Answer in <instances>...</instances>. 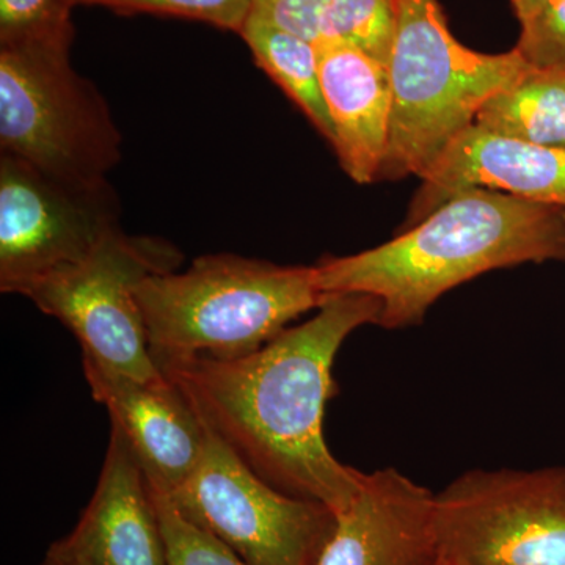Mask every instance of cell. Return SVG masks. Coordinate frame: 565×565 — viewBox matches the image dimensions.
<instances>
[{
  "label": "cell",
  "mask_w": 565,
  "mask_h": 565,
  "mask_svg": "<svg viewBox=\"0 0 565 565\" xmlns=\"http://www.w3.org/2000/svg\"><path fill=\"white\" fill-rule=\"evenodd\" d=\"M243 36L259 66L286 93L323 139L332 141V126L319 76L318 43L277 28L252 14Z\"/></svg>",
  "instance_id": "2e32d148"
},
{
  "label": "cell",
  "mask_w": 565,
  "mask_h": 565,
  "mask_svg": "<svg viewBox=\"0 0 565 565\" xmlns=\"http://www.w3.org/2000/svg\"><path fill=\"white\" fill-rule=\"evenodd\" d=\"M319 76L323 102L332 126L334 154L356 184L381 178L393 95L385 63L341 40L318 43Z\"/></svg>",
  "instance_id": "5bb4252c"
},
{
  "label": "cell",
  "mask_w": 565,
  "mask_h": 565,
  "mask_svg": "<svg viewBox=\"0 0 565 565\" xmlns=\"http://www.w3.org/2000/svg\"><path fill=\"white\" fill-rule=\"evenodd\" d=\"M475 188L565 211V148L508 139L473 122L422 178L404 228L456 193Z\"/></svg>",
  "instance_id": "7c38bea8"
},
{
  "label": "cell",
  "mask_w": 565,
  "mask_h": 565,
  "mask_svg": "<svg viewBox=\"0 0 565 565\" xmlns=\"http://www.w3.org/2000/svg\"><path fill=\"white\" fill-rule=\"evenodd\" d=\"M148 489L166 545V565H248L217 537L189 522L166 493L150 484Z\"/></svg>",
  "instance_id": "d6986e66"
},
{
  "label": "cell",
  "mask_w": 565,
  "mask_h": 565,
  "mask_svg": "<svg viewBox=\"0 0 565 565\" xmlns=\"http://www.w3.org/2000/svg\"><path fill=\"white\" fill-rule=\"evenodd\" d=\"M70 52L0 47V154L70 184L99 185L121 161L122 137Z\"/></svg>",
  "instance_id": "5b68a950"
},
{
  "label": "cell",
  "mask_w": 565,
  "mask_h": 565,
  "mask_svg": "<svg viewBox=\"0 0 565 565\" xmlns=\"http://www.w3.org/2000/svg\"><path fill=\"white\" fill-rule=\"evenodd\" d=\"M531 70L515 47L486 54L465 46L438 0H399L388 62L392 126L379 180H422L482 106Z\"/></svg>",
  "instance_id": "277c9868"
},
{
  "label": "cell",
  "mask_w": 565,
  "mask_h": 565,
  "mask_svg": "<svg viewBox=\"0 0 565 565\" xmlns=\"http://www.w3.org/2000/svg\"><path fill=\"white\" fill-rule=\"evenodd\" d=\"M76 0H0V47L71 51Z\"/></svg>",
  "instance_id": "ac0fdd59"
},
{
  "label": "cell",
  "mask_w": 565,
  "mask_h": 565,
  "mask_svg": "<svg viewBox=\"0 0 565 565\" xmlns=\"http://www.w3.org/2000/svg\"><path fill=\"white\" fill-rule=\"evenodd\" d=\"M77 6H102L117 13H152L206 22L214 28L243 32L250 17V0H76Z\"/></svg>",
  "instance_id": "ffe728a7"
},
{
  "label": "cell",
  "mask_w": 565,
  "mask_h": 565,
  "mask_svg": "<svg viewBox=\"0 0 565 565\" xmlns=\"http://www.w3.org/2000/svg\"><path fill=\"white\" fill-rule=\"evenodd\" d=\"M40 565H95L88 563L84 557L74 555L73 552H70L68 548H65L61 544V542H54L47 548L46 555H44L43 561H41Z\"/></svg>",
  "instance_id": "603a6c76"
},
{
  "label": "cell",
  "mask_w": 565,
  "mask_h": 565,
  "mask_svg": "<svg viewBox=\"0 0 565 565\" xmlns=\"http://www.w3.org/2000/svg\"><path fill=\"white\" fill-rule=\"evenodd\" d=\"M92 396L131 445L148 484L172 493L204 452L207 429L169 381L148 384L82 355Z\"/></svg>",
  "instance_id": "30bf717a"
},
{
  "label": "cell",
  "mask_w": 565,
  "mask_h": 565,
  "mask_svg": "<svg viewBox=\"0 0 565 565\" xmlns=\"http://www.w3.org/2000/svg\"><path fill=\"white\" fill-rule=\"evenodd\" d=\"M326 299L315 266H281L233 253L200 256L182 273L151 275L137 289L154 362L239 359Z\"/></svg>",
  "instance_id": "3957f363"
},
{
  "label": "cell",
  "mask_w": 565,
  "mask_h": 565,
  "mask_svg": "<svg viewBox=\"0 0 565 565\" xmlns=\"http://www.w3.org/2000/svg\"><path fill=\"white\" fill-rule=\"evenodd\" d=\"M520 25L515 50L527 65L565 73V0H546L533 18Z\"/></svg>",
  "instance_id": "44dd1931"
},
{
  "label": "cell",
  "mask_w": 565,
  "mask_h": 565,
  "mask_svg": "<svg viewBox=\"0 0 565 565\" xmlns=\"http://www.w3.org/2000/svg\"><path fill=\"white\" fill-rule=\"evenodd\" d=\"M475 125L508 139L565 148V73L531 70L493 95Z\"/></svg>",
  "instance_id": "9a60e30c"
},
{
  "label": "cell",
  "mask_w": 565,
  "mask_h": 565,
  "mask_svg": "<svg viewBox=\"0 0 565 565\" xmlns=\"http://www.w3.org/2000/svg\"><path fill=\"white\" fill-rule=\"evenodd\" d=\"M397 14L399 0H330L319 41H345L388 66Z\"/></svg>",
  "instance_id": "e0dca14e"
},
{
  "label": "cell",
  "mask_w": 565,
  "mask_h": 565,
  "mask_svg": "<svg viewBox=\"0 0 565 565\" xmlns=\"http://www.w3.org/2000/svg\"><path fill=\"white\" fill-rule=\"evenodd\" d=\"M381 311L373 296L332 294L313 318L248 355L174 356L156 364L204 426L267 484L338 515L355 500L366 473L340 462L326 444V405L338 392L334 359L349 334L379 326Z\"/></svg>",
  "instance_id": "6da1fadb"
},
{
  "label": "cell",
  "mask_w": 565,
  "mask_h": 565,
  "mask_svg": "<svg viewBox=\"0 0 565 565\" xmlns=\"http://www.w3.org/2000/svg\"><path fill=\"white\" fill-rule=\"evenodd\" d=\"M565 263V211L490 189H465L388 243L315 264L323 296L381 300L379 326H419L444 294L522 264Z\"/></svg>",
  "instance_id": "7a4b0ae2"
},
{
  "label": "cell",
  "mask_w": 565,
  "mask_h": 565,
  "mask_svg": "<svg viewBox=\"0 0 565 565\" xmlns=\"http://www.w3.org/2000/svg\"><path fill=\"white\" fill-rule=\"evenodd\" d=\"M441 565H565V465L470 470L435 493Z\"/></svg>",
  "instance_id": "52a82bcc"
},
{
  "label": "cell",
  "mask_w": 565,
  "mask_h": 565,
  "mask_svg": "<svg viewBox=\"0 0 565 565\" xmlns=\"http://www.w3.org/2000/svg\"><path fill=\"white\" fill-rule=\"evenodd\" d=\"M252 14L318 43L330 0H250Z\"/></svg>",
  "instance_id": "7402d4cb"
},
{
  "label": "cell",
  "mask_w": 565,
  "mask_h": 565,
  "mask_svg": "<svg viewBox=\"0 0 565 565\" xmlns=\"http://www.w3.org/2000/svg\"><path fill=\"white\" fill-rule=\"evenodd\" d=\"M181 252L161 237L111 234L87 258L32 282L20 296L62 322L82 355L148 384L167 379L152 359L137 300L140 282L178 270Z\"/></svg>",
  "instance_id": "8992f818"
},
{
  "label": "cell",
  "mask_w": 565,
  "mask_h": 565,
  "mask_svg": "<svg viewBox=\"0 0 565 565\" xmlns=\"http://www.w3.org/2000/svg\"><path fill=\"white\" fill-rule=\"evenodd\" d=\"M61 544L95 565H166L147 478L125 435L111 426L98 486Z\"/></svg>",
  "instance_id": "4fadbf2b"
},
{
  "label": "cell",
  "mask_w": 565,
  "mask_h": 565,
  "mask_svg": "<svg viewBox=\"0 0 565 565\" xmlns=\"http://www.w3.org/2000/svg\"><path fill=\"white\" fill-rule=\"evenodd\" d=\"M435 493L390 467L364 475L318 565H437Z\"/></svg>",
  "instance_id": "8fae6325"
},
{
  "label": "cell",
  "mask_w": 565,
  "mask_h": 565,
  "mask_svg": "<svg viewBox=\"0 0 565 565\" xmlns=\"http://www.w3.org/2000/svg\"><path fill=\"white\" fill-rule=\"evenodd\" d=\"M545 2L546 0H511L512 9H514L520 24L533 18Z\"/></svg>",
  "instance_id": "cb8c5ba5"
},
{
  "label": "cell",
  "mask_w": 565,
  "mask_h": 565,
  "mask_svg": "<svg viewBox=\"0 0 565 565\" xmlns=\"http://www.w3.org/2000/svg\"><path fill=\"white\" fill-rule=\"evenodd\" d=\"M166 494L248 565H318L337 525L332 509L274 489L210 429L193 473Z\"/></svg>",
  "instance_id": "ba28073f"
},
{
  "label": "cell",
  "mask_w": 565,
  "mask_h": 565,
  "mask_svg": "<svg viewBox=\"0 0 565 565\" xmlns=\"http://www.w3.org/2000/svg\"><path fill=\"white\" fill-rule=\"evenodd\" d=\"M437 565H441L440 563H438Z\"/></svg>",
  "instance_id": "d4e9b609"
},
{
  "label": "cell",
  "mask_w": 565,
  "mask_h": 565,
  "mask_svg": "<svg viewBox=\"0 0 565 565\" xmlns=\"http://www.w3.org/2000/svg\"><path fill=\"white\" fill-rule=\"evenodd\" d=\"M120 202L109 182L77 185L0 154V291L82 262L120 232Z\"/></svg>",
  "instance_id": "9c48e42d"
}]
</instances>
